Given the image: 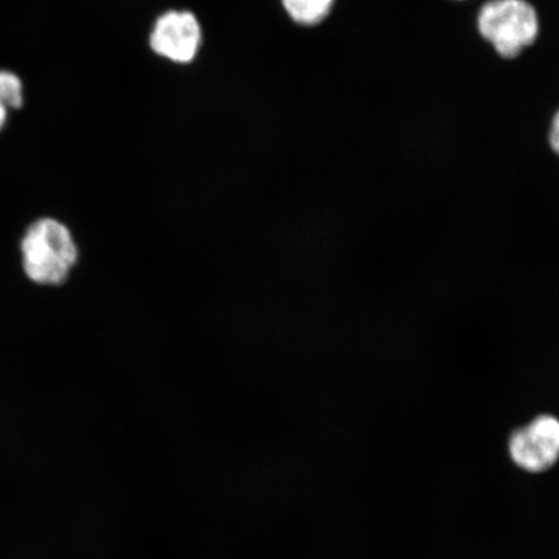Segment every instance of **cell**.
<instances>
[{"label": "cell", "mask_w": 559, "mask_h": 559, "mask_svg": "<svg viewBox=\"0 0 559 559\" xmlns=\"http://www.w3.org/2000/svg\"><path fill=\"white\" fill-rule=\"evenodd\" d=\"M21 251L27 277L40 285L66 283L79 261L73 235L61 222L52 218L38 219L27 228Z\"/></svg>", "instance_id": "6da1fadb"}, {"label": "cell", "mask_w": 559, "mask_h": 559, "mask_svg": "<svg viewBox=\"0 0 559 559\" xmlns=\"http://www.w3.org/2000/svg\"><path fill=\"white\" fill-rule=\"evenodd\" d=\"M334 0H283L286 12L297 23L312 25L331 12Z\"/></svg>", "instance_id": "8992f818"}, {"label": "cell", "mask_w": 559, "mask_h": 559, "mask_svg": "<svg viewBox=\"0 0 559 559\" xmlns=\"http://www.w3.org/2000/svg\"><path fill=\"white\" fill-rule=\"evenodd\" d=\"M550 144L559 155V111L555 117L554 123H551Z\"/></svg>", "instance_id": "52a82bcc"}, {"label": "cell", "mask_w": 559, "mask_h": 559, "mask_svg": "<svg viewBox=\"0 0 559 559\" xmlns=\"http://www.w3.org/2000/svg\"><path fill=\"white\" fill-rule=\"evenodd\" d=\"M478 27L502 58H516L539 34V19L526 0H489L481 7Z\"/></svg>", "instance_id": "7a4b0ae2"}, {"label": "cell", "mask_w": 559, "mask_h": 559, "mask_svg": "<svg viewBox=\"0 0 559 559\" xmlns=\"http://www.w3.org/2000/svg\"><path fill=\"white\" fill-rule=\"evenodd\" d=\"M513 463L528 473H543L559 460V417L544 412L515 426L508 438Z\"/></svg>", "instance_id": "3957f363"}, {"label": "cell", "mask_w": 559, "mask_h": 559, "mask_svg": "<svg viewBox=\"0 0 559 559\" xmlns=\"http://www.w3.org/2000/svg\"><path fill=\"white\" fill-rule=\"evenodd\" d=\"M201 44V27L191 12L171 11L157 20L151 35L152 50L175 62H190Z\"/></svg>", "instance_id": "277c9868"}, {"label": "cell", "mask_w": 559, "mask_h": 559, "mask_svg": "<svg viewBox=\"0 0 559 559\" xmlns=\"http://www.w3.org/2000/svg\"><path fill=\"white\" fill-rule=\"evenodd\" d=\"M24 85L20 76L11 70H0V130L9 120L11 110L23 107Z\"/></svg>", "instance_id": "5b68a950"}]
</instances>
